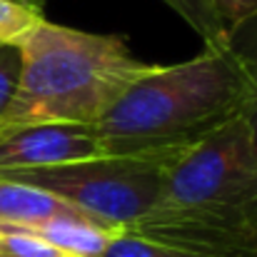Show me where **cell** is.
I'll use <instances>...</instances> for the list:
<instances>
[{"label": "cell", "instance_id": "1", "mask_svg": "<svg viewBox=\"0 0 257 257\" xmlns=\"http://www.w3.org/2000/svg\"><path fill=\"white\" fill-rule=\"evenodd\" d=\"M247 78L227 48L138 75L92 125L107 155L182 150L245 112Z\"/></svg>", "mask_w": 257, "mask_h": 257}, {"label": "cell", "instance_id": "2", "mask_svg": "<svg viewBox=\"0 0 257 257\" xmlns=\"http://www.w3.org/2000/svg\"><path fill=\"white\" fill-rule=\"evenodd\" d=\"M20 73L0 135L45 122L95 125L150 63L122 35L87 33L43 20L18 45Z\"/></svg>", "mask_w": 257, "mask_h": 257}, {"label": "cell", "instance_id": "3", "mask_svg": "<svg viewBox=\"0 0 257 257\" xmlns=\"http://www.w3.org/2000/svg\"><path fill=\"white\" fill-rule=\"evenodd\" d=\"M182 150L100 155L55 168L0 175L35 185L60 197L65 205L75 207L97 225L122 235L158 202L168 165Z\"/></svg>", "mask_w": 257, "mask_h": 257}, {"label": "cell", "instance_id": "4", "mask_svg": "<svg viewBox=\"0 0 257 257\" xmlns=\"http://www.w3.org/2000/svg\"><path fill=\"white\" fill-rule=\"evenodd\" d=\"M127 232L200 255L257 257V182L202 210L148 212Z\"/></svg>", "mask_w": 257, "mask_h": 257}, {"label": "cell", "instance_id": "5", "mask_svg": "<svg viewBox=\"0 0 257 257\" xmlns=\"http://www.w3.org/2000/svg\"><path fill=\"white\" fill-rule=\"evenodd\" d=\"M107 155L92 125L45 122L0 135V172L40 170Z\"/></svg>", "mask_w": 257, "mask_h": 257}, {"label": "cell", "instance_id": "6", "mask_svg": "<svg viewBox=\"0 0 257 257\" xmlns=\"http://www.w3.org/2000/svg\"><path fill=\"white\" fill-rule=\"evenodd\" d=\"M30 232H35L68 257H100L105 247L117 237V232L97 225L78 210L43 220L40 225L30 227Z\"/></svg>", "mask_w": 257, "mask_h": 257}, {"label": "cell", "instance_id": "7", "mask_svg": "<svg viewBox=\"0 0 257 257\" xmlns=\"http://www.w3.org/2000/svg\"><path fill=\"white\" fill-rule=\"evenodd\" d=\"M75 207L65 205L60 197L0 175V227H18V230H30L40 225L43 220H50L55 215L70 212Z\"/></svg>", "mask_w": 257, "mask_h": 257}, {"label": "cell", "instance_id": "8", "mask_svg": "<svg viewBox=\"0 0 257 257\" xmlns=\"http://www.w3.org/2000/svg\"><path fill=\"white\" fill-rule=\"evenodd\" d=\"M230 48L235 50L247 78V102L242 117L250 127L252 148L257 155V15L230 30Z\"/></svg>", "mask_w": 257, "mask_h": 257}, {"label": "cell", "instance_id": "9", "mask_svg": "<svg viewBox=\"0 0 257 257\" xmlns=\"http://www.w3.org/2000/svg\"><path fill=\"white\" fill-rule=\"evenodd\" d=\"M43 20V8L28 0H0V45H18Z\"/></svg>", "mask_w": 257, "mask_h": 257}, {"label": "cell", "instance_id": "10", "mask_svg": "<svg viewBox=\"0 0 257 257\" xmlns=\"http://www.w3.org/2000/svg\"><path fill=\"white\" fill-rule=\"evenodd\" d=\"M100 257H212V255H200V252H190L182 247H172V245H163L155 240H145L130 232L117 235Z\"/></svg>", "mask_w": 257, "mask_h": 257}, {"label": "cell", "instance_id": "11", "mask_svg": "<svg viewBox=\"0 0 257 257\" xmlns=\"http://www.w3.org/2000/svg\"><path fill=\"white\" fill-rule=\"evenodd\" d=\"M0 257H68L30 230L0 227Z\"/></svg>", "mask_w": 257, "mask_h": 257}, {"label": "cell", "instance_id": "12", "mask_svg": "<svg viewBox=\"0 0 257 257\" xmlns=\"http://www.w3.org/2000/svg\"><path fill=\"white\" fill-rule=\"evenodd\" d=\"M20 73V55L15 45H0V117L10 105V97L18 85Z\"/></svg>", "mask_w": 257, "mask_h": 257}, {"label": "cell", "instance_id": "13", "mask_svg": "<svg viewBox=\"0 0 257 257\" xmlns=\"http://www.w3.org/2000/svg\"><path fill=\"white\" fill-rule=\"evenodd\" d=\"M210 3L215 5V10L222 18V23L227 25V30L237 28L240 23L257 15V0H210Z\"/></svg>", "mask_w": 257, "mask_h": 257}, {"label": "cell", "instance_id": "14", "mask_svg": "<svg viewBox=\"0 0 257 257\" xmlns=\"http://www.w3.org/2000/svg\"><path fill=\"white\" fill-rule=\"evenodd\" d=\"M160 3H165L168 8H172V10H175L180 18L185 15V3H182V0H160Z\"/></svg>", "mask_w": 257, "mask_h": 257}]
</instances>
